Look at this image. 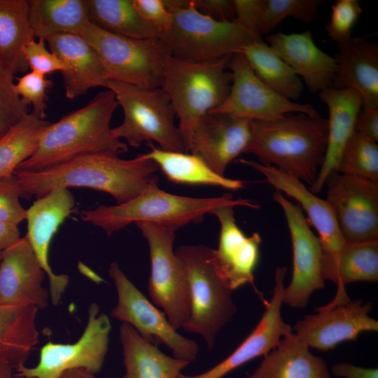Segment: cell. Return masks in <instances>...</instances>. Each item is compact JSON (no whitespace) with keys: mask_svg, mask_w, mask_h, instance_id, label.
<instances>
[{"mask_svg":"<svg viewBox=\"0 0 378 378\" xmlns=\"http://www.w3.org/2000/svg\"><path fill=\"white\" fill-rule=\"evenodd\" d=\"M158 169L146 154L125 160L113 153H98L38 171L15 170L13 176L20 197L38 198L53 190L79 187L106 192L122 204L158 183L155 173Z\"/></svg>","mask_w":378,"mask_h":378,"instance_id":"obj_1","label":"cell"},{"mask_svg":"<svg viewBox=\"0 0 378 378\" xmlns=\"http://www.w3.org/2000/svg\"><path fill=\"white\" fill-rule=\"evenodd\" d=\"M118 106L114 93L108 89L85 106L50 123L36 151L15 170L38 171L88 154L127 152V144L113 135L110 125Z\"/></svg>","mask_w":378,"mask_h":378,"instance_id":"obj_2","label":"cell"},{"mask_svg":"<svg viewBox=\"0 0 378 378\" xmlns=\"http://www.w3.org/2000/svg\"><path fill=\"white\" fill-rule=\"evenodd\" d=\"M328 141V120L302 113L274 120L251 121V137L244 153L260 163L279 169L310 186L323 162Z\"/></svg>","mask_w":378,"mask_h":378,"instance_id":"obj_3","label":"cell"},{"mask_svg":"<svg viewBox=\"0 0 378 378\" xmlns=\"http://www.w3.org/2000/svg\"><path fill=\"white\" fill-rule=\"evenodd\" d=\"M232 204L257 209L246 199L234 200L226 193L216 197H191L172 194L154 183L133 199L116 205H100L83 211L80 219L104 230L110 236L132 223H150L178 229L190 223H200L217 207Z\"/></svg>","mask_w":378,"mask_h":378,"instance_id":"obj_4","label":"cell"},{"mask_svg":"<svg viewBox=\"0 0 378 378\" xmlns=\"http://www.w3.org/2000/svg\"><path fill=\"white\" fill-rule=\"evenodd\" d=\"M232 55L207 62L177 59L165 52L162 58L160 86L178 119L186 153L198 122L226 99L232 76L228 68Z\"/></svg>","mask_w":378,"mask_h":378,"instance_id":"obj_5","label":"cell"},{"mask_svg":"<svg viewBox=\"0 0 378 378\" xmlns=\"http://www.w3.org/2000/svg\"><path fill=\"white\" fill-rule=\"evenodd\" d=\"M172 13L170 29L158 39L166 52L182 61L207 62L239 53L261 38L236 20H216L198 11L192 0H163Z\"/></svg>","mask_w":378,"mask_h":378,"instance_id":"obj_6","label":"cell"},{"mask_svg":"<svg viewBox=\"0 0 378 378\" xmlns=\"http://www.w3.org/2000/svg\"><path fill=\"white\" fill-rule=\"evenodd\" d=\"M104 87L111 90L123 111V122L112 128L113 135L133 147L155 141L165 150L186 152L172 104L161 88H144L108 79Z\"/></svg>","mask_w":378,"mask_h":378,"instance_id":"obj_7","label":"cell"},{"mask_svg":"<svg viewBox=\"0 0 378 378\" xmlns=\"http://www.w3.org/2000/svg\"><path fill=\"white\" fill-rule=\"evenodd\" d=\"M212 250L204 245H182L175 253L183 262L188 277L190 313L186 331L200 335L212 349L220 330L233 317L236 306L230 290L218 275Z\"/></svg>","mask_w":378,"mask_h":378,"instance_id":"obj_8","label":"cell"},{"mask_svg":"<svg viewBox=\"0 0 378 378\" xmlns=\"http://www.w3.org/2000/svg\"><path fill=\"white\" fill-rule=\"evenodd\" d=\"M136 225L149 248V295L177 330L189 318L190 294L186 266L173 249L176 229L150 223H137Z\"/></svg>","mask_w":378,"mask_h":378,"instance_id":"obj_9","label":"cell"},{"mask_svg":"<svg viewBox=\"0 0 378 378\" xmlns=\"http://www.w3.org/2000/svg\"><path fill=\"white\" fill-rule=\"evenodd\" d=\"M80 36L97 52L108 79L144 88H160L162 58L166 51L158 38H129L92 22Z\"/></svg>","mask_w":378,"mask_h":378,"instance_id":"obj_10","label":"cell"},{"mask_svg":"<svg viewBox=\"0 0 378 378\" xmlns=\"http://www.w3.org/2000/svg\"><path fill=\"white\" fill-rule=\"evenodd\" d=\"M88 312L86 326L77 341L71 344L47 342L40 350L37 365H23L15 370V376L59 378L64 372L74 369L94 374L99 372L108 351L111 326L108 316L99 313L96 303L90 305Z\"/></svg>","mask_w":378,"mask_h":378,"instance_id":"obj_11","label":"cell"},{"mask_svg":"<svg viewBox=\"0 0 378 378\" xmlns=\"http://www.w3.org/2000/svg\"><path fill=\"white\" fill-rule=\"evenodd\" d=\"M108 274L118 293L117 304L111 312L113 318L131 326L146 341L157 346L166 345L176 358L190 363L196 358L197 344L172 326L165 314L130 281L116 262L111 263Z\"/></svg>","mask_w":378,"mask_h":378,"instance_id":"obj_12","label":"cell"},{"mask_svg":"<svg viewBox=\"0 0 378 378\" xmlns=\"http://www.w3.org/2000/svg\"><path fill=\"white\" fill-rule=\"evenodd\" d=\"M230 90L224 102L210 113L225 115L251 121L274 120L288 113L319 115L309 104H298L282 97L261 81L241 53L231 56Z\"/></svg>","mask_w":378,"mask_h":378,"instance_id":"obj_13","label":"cell"},{"mask_svg":"<svg viewBox=\"0 0 378 378\" xmlns=\"http://www.w3.org/2000/svg\"><path fill=\"white\" fill-rule=\"evenodd\" d=\"M272 196L286 219L293 251L292 276L289 284L284 288L283 303L293 308L303 309L311 295L325 286L321 242L311 230L299 205L291 202L279 191L274 192Z\"/></svg>","mask_w":378,"mask_h":378,"instance_id":"obj_14","label":"cell"},{"mask_svg":"<svg viewBox=\"0 0 378 378\" xmlns=\"http://www.w3.org/2000/svg\"><path fill=\"white\" fill-rule=\"evenodd\" d=\"M327 202L346 241L378 239V182L340 174L327 177Z\"/></svg>","mask_w":378,"mask_h":378,"instance_id":"obj_15","label":"cell"},{"mask_svg":"<svg viewBox=\"0 0 378 378\" xmlns=\"http://www.w3.org/2000/svg\"><path fill=\"white\" fill-rule=\"evenodd\" d=\"M238 162L251 167L262 174L277 191L298 202L307 214L308 222L315 227L318 235L323 251V278L334 283L338 258L346 241L327 200L312 193L298 178L274 167L244 159H239Z\"/></svg>","mask_w":378,"mask_h":378,"instance_id":"obj_16","label":"cell"},{"mask_svg":"<svg viewBox=\"0 0 378 378\" xmlns=\"http://www.w3.org/2000/svg\"><path fill=\"white\" fill-rule=\"evenodd\" d=\"M372 304L350 300L330 309L318 307L293 326L295 335L309 347L332 350L340 343L356 341L363 332H377L378 321L370 316Z\"/></svg>","mask_w":378,"mask_h":378,"instance_id":"obj_17","label":"cell"},{"mask_svg":"<svg viewBox=\"0 0 378 378\" xmlns=\"http://www.w3.org/2000/svg\"><path fill=\"white\" fill-rule=\"evenodd\" d=\"M232 204L216 208L212 214L219 220L220 229L217 249L212 250L214 268L232 292L251 284L254 286V272L260 259L261 237L258 232L246 236L236 223Z\"/></svg>","mask_w":378,"mask_h":378,"instance_id":"obj_18","label":"cell"},{"mask_svg":"<svg viewBox=\"0 0 378 378\" xmlns=\"http://www.w3.org/2000/svg\"><path fill=\"white\" fill-rule=\"evenodd\" d=\"M75 200L68 189L53 190L38 197L27 209V238L42 269L48 276L52 303L59 304L68 284L66 274H55L49 263L51 241L60 225L71 214Z\"/></svg>","mask_w":378,"mask_h":378,"instance_id":"obj_19","label":"cell"},{"mask_svg":"<svg viewBox=\"0 0 378 378\" xmlns=\"http://www.w3.org/2000/svg\"><path fill=\"white\" fill-rule=\"evenodd\" d=\"M286 272V267L276 269L271 300L265 301V310L259 322L231 354L203 373L194 376L181 373L177 378H223L246 363L265 356L277 346L282 337L292 334L293 328L284 322L281 312Z\"/></svg>","mask_w":378,"mask_h":378,"instance_id":"obj_20","label":"cell"},{"mask_svg":"<svg viewBox=\"0 0 378 378\" xmlns=\"http://www.w3.org/2000/svg\"><path fill=\"white\" fill-rule=\"evenodd\" d=\"M46 274L26 237L1 251L0 260V304L48 306L49 290L43 286Z\"/></svg>","mask_w":378,"mask_h":378,"instance_id":"obj_21","label":"cell"},{"mask_svg":"<svg viewBox=\"0 0 378 378\" xmlns=\"http://www.w3.org/2000/svg\"><path fill=\"white\" fill-rule=\"evenodd\" d=\"M251 120L225 115L206 114L195 126L188 153L199 155L218 174L244 153L251 137Z\"/></svg>","mask_w":378,"mask_h":378,"instance_id":"obj_22","label":"cell"},{"mask_svg":"<svg viewBox=\"0 0 378 378\" xmlns=\"http://www.w3.org/2000/svg\"><path fill=\"white\" fill-rule=\"evenodd\" d=\"M266 40L294 73L303 79L312 93H319L330 87L336 71V61L316 45L309 30L271 34Z\"/></svg>","mask_w":378,"mask_h":378,"instance_id":"obj_23","label":"cell"},{"mask_svg":"<svg viewBox=\"0 0 378 378\" xmlns=\"http://www.w3.org/2000/svg\"><path fill=\"white\" fill-rule=\"evenodd\" d=\"M336 71L330 88L353 89L362 106L378 108V45L365 37H351L338 44Z\"/></svg>","mask_w":378,"mask_h":378,"instance_id":"obj_24","label":"cell"},{"mask_svg":"<svg viewBox=\"0 0 378 378\" xmlns=\"http://www.w3.org/2000/svg\"><path fill=\"white\" fill-rule=\"evenodd\" d=\"M45 41L66 66L61 74L66 98L74 99L92 88L104 87L108 80L105 70L94 48L81 36L59 34Z\"/></svg>","mask_w":378,"mask_h":378,"instance_id":"obj_25","label":"cell"},{"mask_svg":"<svg viewBox=\"0 0 378 378\" xmlns=\"http://www.w3.org/2000/svg\"><path fill=\"white\" fill-rule=\"evenodd\" d=\"M328 109V141L323 162L309 190L314 194L321 191L328 175L335 171L342 151L354 132L362 99L353 89L326 88L318 93Z\"/></svg>","mask_w":378,"mask_h":378,"instance_id":"obj_26","label":"cell"},{"mask_svg":"<svg viewBox=\"0 0 378 378\" xmlns=\"http://www.w3.org/2000/svg\"><path fill=\"white\" fill-rule=\"evenodd\" d=\"M246 378H331L326 361L294 332L281 338Z\"/></svg>","mask_w":378,"mask_h":378,"instance_id":"obj_27","label":"cell"},{"mask_svg":"<svg viewBox=\"0 0 378 378\" xmlns=\"http://www.w3.org/2000/svg\"><path fill=\"white\" fill-rule=\"evenodd\" d=\"M119 337L125 368L122 378H177L190 364L166 355L126 323L120 325Z\"/></svg>","mask_w":378,"mask_h":378,"instance_id":"obj_28","label":"cell"},{"mask_svg":"<svg viewBox=\"0 0 378 378\" xmlns=\"http://www.w3.org/2000/svg\"><path fill=\"white\" fill-rule=\"evenodd\" d=\"M38 310L34 305L0 304V360L8 363L15 370L24 365L38 342Z\"/></svg>","mask_w":378,"mask_h":378,"instance_id":"obj_29","label":"cell"},{"mask_svg":"<svg viewBox=\"0 0 378 378\" xmlns=\"http://www.w3.org/2000/svg\"><path fill=\"white\" fill-rule=\"evenodd\" d=\"M150 150L145 153L160 169L166 178L176 184L208 185L237 190L245 181L232 179L216 173L199 155L165 150L149 142Z\"/></svg>","mask_w":378,"mask_h":378,"instance_id":"obj_30","label":"cell"},{"mask_svg":"<svg viewBox=\"0 0 378 378\" xmlns=\"http://www.w3.org/2000/svg\"><path fill=\"white\" fill-rule=\"evenodd\" d=\"M29 20L35 38L80 35L90 22L86 0H30Z\"/></svg>","mask_w":378,"mask_h":378,"instance_id":"obj_31","label":"cell"},{"mask_svg":"<svg viewBox=\"0 0 378 378\" xmlns=\"http://www.w3.org/2000/svg\"><path fill=\"white\" fill-rule=\"evenodd\" d=\"M34 39L29 1L0 0V56L14 75L29 69L24 48Z\"/></svg>","mask_w":378,"mask_h":378,"instance_id":"obj_32","label":"cell"},{"mask_svg":"<svg viewBox=\"0 0 378 378\" xmlns=\"http://www.w3.org/2000/svg\"><path fill=\"white\" fill-rule=\"evenodd\" d=\"M378 281V239L362 242L346 241L338 258L334 284L335 296L322 309H330L351 300L345 286L356 281Z\"/></svg>","mask_w":378,"mask_h":378,"instance_id":"obj_33","label":"cell"},{"mask_svg":"<svg viewBox=\"0 0 378 378\" xmlns=\"http://www.w3.org/2000/svg\"><path fill=\"white\" fill-rule=\"evenodd\" d=\"M241 53L258 77L270 88L288 100L296 99L302 83L290 66L261 39L244 48Z\"/></svg>","mask_w":378,"mask_h":378,"instance_id":"obj_34","label":"cell"},{"mask_svg":"<svg viewBox=\"0 0 378 378\" xmlns=\"http://www.w3.org/2000/svg\"><path fill=\"white\" fill-rule=\"evenodd\" d=\"M90 22L107 31L137 39L158 38L133 0H87Z\"/></svg>","mask_w":378,"mask_h":378,"instance_id":"obj_35","label":"cell"},{"mask_svg":"<svg viewBox=\"0 0 378 378\" xmlns=\"http://www.w3.org/2000/svg\"><path fill=\"white\" fill-rule=\"evenodd\" d=\"M49 124L28 113L0 138V177L13 176L18 167L34 154Z\"/></svg>","mask_w":378,"mask_h":378,"instance_id":"obj_36","label":"cell"},{"mask_svg":"<svg viewBox=\"0 0 378 378\" xmlns=\"http://www.w3.org/2000/svg\"><path fill=\"white\" fill-rule=\"evenodd\" d=\"M335 172L378 182V146L354 132L340 155Z\"/></svg>","mask_w":378,"mask_h":378,"instance_id":"obj_37","label":"cell"},{"mask_svg":"<svg viewBox=\"0 0 378 378\" xmlns=\"http://www.w3.org/2000/svg\"><path fill=\"white\" fill-rule=\"evenodd\" d=\"M321 0H263L259 34H269L286 18L303 22L314 20Z\"/></svg>","mask_w":378,"mask_h":378,"instance_id":"obj_38","label":"cell"},{"mask_svg":"<svg viewBox=\"0 0 378 378\" xmlns=\"http://www.w3.org/2000/svg\"><path fill=\"white\" fill-rule=\"evenodd\" d=\"M14 76L0 56V138L28 114V106L14 91Z\"/></svg>","mask_w":378,"mask_h":378,"instance_id":"obj_39","label":"cell"},{"mask_svg":"<svg viewBox=\"0 0 378 378\" xmlns=\"http://www.w3.org/2000/svg\"><path fill=\"white\" fill-rule=\"evenodd\" d=\"M14 91L20 97L22 102L26 105H32V113L41 119H44L46 101V92L52 86L50 80L35 71H30L20 78H15Z\"/></svg>","mask_w":378,"mask_h":378,"instance_id":"obj_40","label":"cell"},{"mask_svg":"<svg viewBox=\"0 0 378 378\" xmlns=\"http://www.w3.org/2000/svg\"><path fill=\"white\" fill-rule=\"evenodd\" d=\"M362 8L356 0H337L331 6V15L326 24L328 36L337 45L349 41L352 29L362 14Z\"/></svg>","mask_w":378,"mask_h":378,"instance_id":"obj_41","label":"cell"},{"mask_svg":"<svg viewBox=\"0 0 378 378\" xmlns=\"http://www.w3.org/2000/svg\"><path fill=\"white\" fill-rule=\"evenodd\" d=\"M15 176L0 177V221L18 225L26 220L27 209L20 202Z\"/></svg>","mask_w":378,"mask_h":378,"instance_id":"obj_42","label":"cell"},{"mask_svg":"<svg viewBox=\"0 0 378 378\" xmlns=\"http://www.w3.org/2000/svg\"><path fill=\"white\" fill-rule=\"evenodd\" d=\"M45 41L43 38L34 39L25 46L24 55L29 68L44 76L55 71H64L65 65L46 48Z\"/></svg>","mask_w":378,"mask_h":378,"instance_id":"obj_43","label":"cell"},{"mask_svg":"<svg viewBox=\"0 0 378 378\" xmlns=\"http://www.w3.org/2000/svg\"><path fill=\"white\" fill-rule=\"evenodd\" d=\"M133 4L141 18L155 32L158 38L170 29L173 15L163 0H133Z\"/></svg>","mask_w":378,"mask_h":378,"instance_id":"obj_44","label":"cell"},{"mask_svg":"<svg viewBox=\"0 0 378 378\" xmlns=\"http://www.w3.org/2000/svg\"><path fill=\"white\" fill-rule=\"evenodd\" d=\"M235 20L260 38L259 24L263 0H233Z\"/></svg>","mask_w":378,"mask_h":378,"instance_id":"obj_45","label":"cell"},{"mask_svg":"<svg viewBox=\"0 0 378 378\" xmlns=\"http://www.w3.org/2000/svg\"><path fill=\"white\" fill-rule=\"evenodd\" d=\"M192 4L198 11L216 20H235L233 0H192Z\"/></svg>","mask_w":378,"mask_h":378,"instance_id":"obj_46","label":"cell"},{"mask_svg":"<svg viewBox=\"0 0 378 378\" xmlns=\"http://www.w3.org/2000/svg\"><path fill=\"white\" fill-rule=\"evenodd\" d=\"M354 132L377 143L378 108L362 106L356 120Z\"/></svg>","mask_w":378,"mask_h":378,"instance_id":"obj_47","label":"cell"},{"mask_svg":"<svg viewBox=\"0 0 378 378\" xmlns=\"http://www.w3.org/2000/svg\"><path fill=\"white\" fill-rule=\"evenodd\" d=\"M331 372L337 377L378 378L377 368H362L349 363H340L334 365Z\"/></svg>","mask_w":378,"mask_h":378,"instance_id":"obj_48","label":"cell"},{"mask_svg":"<svg viewBox=\"0 0 378 378\" xmlns=\"http://www.w3.org/2000/svg\"><path fill=\"white\" fill-rule=\"evenodd\" d=\"M20 238L18 225L0 221V251L10 246Z\"/></svg>","mask_w":378,"mask_h":378,"instance_id":"obj_49","label":"cell"},{"mask_svg":"<svg viewBox=\"0 0 378 378\" xmlns=\"http://www.w3.org/2000/svg\"><path fill=\"white\" fill-rule=\"evenodd\" d=\"M59 378H97L94 374L85 370L74 369L64 372Z\"/></svg>","mask_w":378,"mask_h":378,"instance_id":"obj_50","label":"cell"},{"mask_svg":"<svg viewBox=\"0 0 378 378\" xmlns=\"http://www.w3.org/2000/svg\"><path fill=\"white\" fill-rule=\"evenodd\" d=\"M14 371L8 363L0 360V378H15Z\"/></svg>","mask_w":378,"mask_h":378,"instance_id":"obj_51","label":"cell"},{"mask_svg":"<svg viewBox=\"0 0 378 378\" xmlns=\"http://www.w3.org/2000/svg\"><path fill=\"white\" fill-rule=\"evenodd\" d=\"M15 378H30V377H15Z\"/></svg>","mask_w":378,"mask_h":378,"instance_id":"obj_52","label":"cell"},{"mask_svg":"<svg viewBox=\"0 0 378 378\" xmlns=\"http://www.w3.org/2000/svg\"><path fill=\"white\" fill-rule=\"evenodd\" d=\"M1 251H0V260H1Z\"/></svg>","mask_w":378,"mask_h":378,"instance_id":"obj_53","label":"cell"}]
</instances>
